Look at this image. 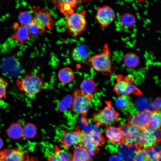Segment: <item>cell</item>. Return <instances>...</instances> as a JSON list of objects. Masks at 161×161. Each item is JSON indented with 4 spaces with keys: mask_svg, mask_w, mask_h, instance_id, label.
I'll use <instances>...</instances> for the list:
<instances>
[{
    "mask_svg": "<svg viewBox=\"0 0 161 161\" xmlns=\"http://www.w3.org/2000/svg\"><path fill=\"white\" fill-rule=\"evenodd\" d=\"M118 127L123 134L121 143L129 148L135 146L139 141L142 129L128 123L120 124Z\"/></svg>",
    "mask_w": 161,
    "mask_h": 161,
    "instance_id": "ba28073f",
    "label": "cell"
},
{
    "mask_svg": "<svg viewBox=\"0 0 161 161\" xmlns=\"http://www.w3.org/2000/svg\"><path fill=\"white\" fill-rule=\"evenodd\" d=\"M87 151L89 155H93L98 152L99 145L91 137L90 134L84 132L80 144Z\"/></svg>",
    "mask_w": 161,
    "mask_h": 161,
    "instance_id": "9a60e30c",
    "label": "cell"
},
{
    "mask_svg": "<svg viewBox=\"0 0 161 161\" xmlns=\"http://www.w3.org/2000/svg\"><path fill=\"white\" fill-rule=\"evenodd\" d=\"M90 159L87 151L79 144L75 148L71 161H89Z\"/></svg>",
    "mask_w": 161,
    "mask_h": 161,
    "instance_id": "7402d4cb",
    "label": "cell"
},
{
    "mask_svg": "<svg viewBox=\"0 0 161 161\" xmlns=\"http://www.w3.org/2000/svg\"><path fill=\"white\" fill-rule=\"evenodd\" d=\"M160 129L154 130L148 126L142 129L136 148L137 149H146L160 143Z\"/></svg>",
    "mask_w": 161,
    "mask_h": 161,
    "instance_id": "52a82bcc",
    "label": "cell"
},
{
    "mask_svg": "<svg viewBox=\"0 0 161 161\" xmlns=\"http://www.w3.org/2000/svg\"><path fill=\"white\" fill-rule=\"evenodd\" d=\"M157 144L145 149L149 161H160L161 148Z\"/></svg>",
    "mask_w": 161,
    "mask_h": 161,
    "instance_id": "4316f807",
    "label": "cell"
},
{
    "mask_svg": "<svg viewBox=\"0 0 161 161\" xmlns=\"http://www.w3.org/2000/svg\"><path fill=\"white\" fill-rule=\"evenodd\" d=\"M57 75L59 81L65 84L71 83L75 78L73 70L68 67H64L61 69L58 72Z\"/></svg>",
    "mask_w": 161,
    "mask_h": 161,
    "instance_id": "ffe728a7",
    "label": "cell"
},
{
    "mask_svg": "<svg viewBox=\"0 0 161 161\" xmlns=\"http://www.w3.org/2000/svg\"><path fill=\"white\" fill-rule=\"evenodd\" d=\"M23 136L28 139L34 138L37 134L35 126L31 123H27L23 128Z\"/></svg>",
    "mask_w": 161,
    "mask_h": 161,
    "instance_id": "83f0119b",
    "label": "cell"
},
{
    "mask_svg": "<svg viewBox=\"0 0 161 161\" xmlns=\"http://www.w3.org/2000/svg\"><path fill=\"white\" fill-rule=\"evenodd\" d=\"M86 62L96 71L111 73L112 65L108 44H105L100 53L89 57Z\"/></svg>",
    "mask_w": 161,
    "mask_h": 161,
    "instance_id": "7a4b0ae2",
    "label": "cell"
},
{
    "mask_svg": "<svg viewBox=\"0 0 161 161\" xmlns=\"http://www.w3.org/2000/svg\"><path fill=\"white\" fill-rule=\"evenodd\" d=\"M31 34L34 35L41 34V32L33 20L27 25Z\"/></svg>",
    "mask_w": 161,
    "mask_h": 161,
    "instance_id": "d6a6232c",
    "label": "cell"
},
{
    "mask_svg": "<svg viewBox=\"0 0 161 161\" xmlns=\"http://www.w3.org/2000/svg\"><path fill=\"white\" fill-rule=\"evenodd\" d=\"M23 161H39V160L37 158L35 157L29 156L28 151H26Z\"/></svg>",
    "mask_w": 161,
    "mask_h": 161,
    "instance_id": "e575fe53",
    "label": "cell"
},
{
    "mask_svg": "<svg viewBox=\"0 0 161 161\" xmlns=\"http://www.w3.org/2000/svg\"><path fill=\"white\" fill-rule=\"evenodd\" d=\"M152 106L156 110H160L161 108V100L160 98H157L152 102Z\"/></svg>",
    "mask_w": 161,
    "mask_h": 161,
    "instance_id": "836d02e7",
    "label": "cell"
},
{
    "mask_svg": "<svg viewBox=\"0 0 161 161\" xmlns=\"http://www.w3.org/2000/svg\"><path fill=\"white\" fill-rule=\"evenodd\" d=\"M110 161H120V160L117 157L115 156L112 157Z\"/></svg>",
    "mask_w": 161,
    "mask_h": 161,
    "instance_id": "8d00e7d4",
    "label": "cell"
},
{
    "mask_svg": "<svg viewBox=\"0 0 161 161\" xmlns=\"http://www.w3.org/2000/svg\"><path fill=\"white\" fill-rule=\"evenodd\" d=\"M47 161H61L59 158L53 153L47 157Z\"/></svg>",
    "mask_w": 161,
    "mask_h": 161,
    "instance_id": "d590c367",
    "label": "cell"
},
{
    "mask_svg": "<svg viewBox=\"0 0 161 161\" xmlns=\"http://www.w3.org/2000/svg\"><path fill=\"white\" fill-rule=\"evenodd\" d=\"M151 111L148 109H145L128 115L127 120L128 123L142 129L148 127Z\"/></svg>",
    "mask_w": 161,
    "mask_h": 161,
    "instance_id": "7c38bea8",
    "label": "cell"
},
{
    "mask_svg": "<svg viewBox=\"0 0 161 161\" xmlns=\"http://www.w3.org/2000/svg\"><path fill=\"white\" fill-rule=\"evenodd\" d=\"M86 13L83 11L79 13L73 12L67 15L65 21L66 27L73 35H79L86 29Z\"/></svg>",
    "mask_w": 161,
    "mask_h": 161,
    "instance_id": "277c9868",
    "label": "cell"
},
{
    "mask_svg": "<svg viewBox=\"0 0 161 161\" xmlns=\"http://www.w3.org/2000/svg\"><path fill=\"white\" fill-rule=\"evenodd\" d=\"M71 57L74 61L78 63L86 62L89 57L86 47L83 44H80L73 49Z\"/></svg>",
    "mask_w": 161,
    "mask_h": 161,
    "instance_id": "ac0fdd59",
    "label": "cell"
},
{
    "mask_svg": "<svg viewBox=\"0 0 161 161\" xmlns=\"http://www.w3.org/2000/svg\"><path fill=\"white\" fill-rule=\"evenodd\" d=\"M3 145V140L0 137V149L1 148Z\"/></svg>",
    "mask_w": 161,
    "mask_h": 161,
    "instance_id": "74e56055",
    "label": "cell"
},
{
    "mask_svg": "<svg viewBox=\"0 0 161 161\" xmlns=\"http://www.w3.org/2000/svg\"><path fill=\"white\" fill-rule=\"evenodd\" d=\"M161 119L160 110H155L152 111L149 117V124L148 126L154 130L160 128Z\"/></svg>",
    "mask_w": 161,
    "mask_h": 161,
    "instance_id": "484cf974",
    "label": "cell"
},
{
    "mask_svg": "<svg viewBox=\"0 0 161 161\" xmlns=\"http://www.w3.org/2000/svg\"><path fill=\"white\" fill-rule=\"evenodd\" d=\"M92 95L85 93L80 89L75 90L73 93L71 110L76 114H86L91 107Z\"/></svg>",
    "mask_w": 161,
    "mask_h": 161,
    "instance_id": "3957f363",
    "label": "cell"
},
{
    "mask_svg": "<svg viewBox=\"0 0 161 161\" xmlns=\"http://www.w3.org/2000/svg\"><path fill=\"white\" fill-rule=\"evenodd\" d=\"M26 151L21 148H6L0 152V161H23Z\"/></svg>",
    "mask_w": 161,
    "mask_h": 161,
    "instance_id": "4fadbf2b",
    "label": "cell"
},
{
    "mask_svg": "<svg viewBox=\"0 0 161 161\" xmlns=\"http://www.w3.org/2000/svg\"><path fill=\"white\" fill-rule=\"evenodd\" d=\"M13 27L16 31L12 35L11 37L17 43L23 44L30 38L31 34L27 26L16 22L13 24Z\"/></svg>",
    "mask_w": 161,
    "mask_h": 161,
    "instance_id": "5bb4252c",
    "label": "cell"
},
{
    "mask_svg": "<svg viewBox=\"0 0 161 161\" xmlns=\"http://www.w3.org/2000/svg\"><path fill=\"white\" fill-rule=\"evenodd\" d=\"M18 20L20 24L27 26L33 20V15L29 11H21L18 16Z\"/></svg>",
    "mask_w": 161,
    "mask_h": 161,
    "instance_id": "f1b7e54d",
    "label": "cell"
},
{
    "mask_svg": "<svg viewBox=\"0 0 161 161\" xmlns=\"http://www.w3.org/2000/svg\"><path fill=\"white\" fill-rule=\"evenodd\" d=\"M8 84L6 79L0 76V102L7 97Z\"/></svg>",
    "mask_w": 161,
    "mask_h": 161,
    "instance_id": "4dcf8cb0",
    "label": "cell"
},
{
    "mask_svg": "<svg viewBox=\"0 0 161 161\" xmlns=\"http://www.w3.org/2000/svg\"><path fill=\"white\" fill-rule=\"evenodd\" d=\"M106 126V135L108 140L112 143H121L123 134L119 128L110 125Z\"/></svg>",
    "mask_w": 161,
    "mask_h": 161,
    "instance_id": "e0dca14e",
    "label": "cell"
},
{
    "mask_svg": "<svg viewBox=\"0 0 161 161\" xmlns=\"http://www.w3.org/2000/svg\"><path fill=\"white\" fill-rule=\"evenodd\" d=\"M106 106L95 113L93 116L94 121L97 126L102 124L105 126L115 123L119 120V113L115 109L110 102L106 101Z\"/></svg>",
    "mask_w": 161,
    "mask_h": 161,
    "instance_id": "5b68a950",
    "label": "cell"
},
{
    "mask_svg": "<svg viewBox=\"0 0 161 161\" xmlns=\"http://www.w3.org/2000/svg\"><path fill=\"white\" fill-rule=\"evenodd\" d=\"M16 84L18 89L30 99H34L45 86L44 80L40 75L33 72L23 75L16 80Z\"/></svg>",
    "mask_w": 161,
    "mask_h": 161,
    "instance_id": "6da1fadb",
    "label": "cell"
},
{
    "mask_svg": "<svg viewBox=\"0 0 161 161\" xmlns=\"http://www.w3.org/2000/svg\"><path fill=\"white\" fill-rule=\"evenodd\" d=\"M33 21L39 30L41 34L46 29L51 30L54 24V20L51 13L45 8L39 9L35 6L32 7Z\"/></svg>",
    "mask_w": 161,
    "mask_h": 161,
    "instance_id": "8992f818",
    "label": "cell"
},
{
    "mask_svg": "<svg viewBox=\"0 0 161 161\" xmlns=\"http://www.w3.org/2000/svg\"><path fill=\"white\" fill-rule=\"evenodd\" d=\"M119 20L122 26L127 28L133 27L135 25L136 22L135 16L129 13H125L121 15Z\"/></svg>",
    "mask_w": 161,
    "mask_h": 161,
    "instance_id": "d4e9b609",
    "label": "cell"
},
{
    "mask_svg": "<svg viewBox=\"0 0 161 161\" xmlns=\"http://www.w3.org/2000/svg\"><path fill=\"white\" fill-rule=\"evenodd\" d=\"M133 161H149L146 150L137 149Z\"/></svg>",
    "mask_w": 161,
    "mask_h": 161,
    "instance_id": "1f68e13d",
    "label": "cell"
},
{
    "mask_svg": "<svg viewBox=\"0 0 161 161\" xmlns=\"http://www.w3.org/2000/svg\"><path fill=\"white\" fill-rule=\"evenodd\" d=\"M80 90L85 94L92 95L96 91L97 85L95 81L90 78H86L83 80L80 85Z\"/></svg>",
    "mask_w": 161,
    "mask_h": 161,
    "instance_id": "603a6c76",
    "label": "cell"
},
{
    "mask_svg": "<svg viewBox=\"0 0 161 161\" xmlns=\"http://www.w3.org/2000/svg\"><path fill=\"white\" fill-rule=\"evenodd\" d=\"M52 3L63 13L68 14L73 12V9L80 4V1L73 0H54Z\"/></svg>",
    "mask_w": 161,
    "mask_h": 161,
    "instance_id": "2e32d148",
    "label": "cell"
},
{
    "mask_svg": "<svg viewBox=\"0 0 161 161\" xmlns=\"http://www.w3.org/2000/svg\"><path fill=\"white\" fill-rule=\"evenodd\" d=\"M84 132L78 129L73 131L65 130L63 133V137L59 141L60 144L65 147H69L80 144Z\"/></svg>",
    "mask_w": 161,
    "mask_h": 161,
    "instance_id": "30bf717a",
    "label": "cell"
},
{
    "mask_svg": "<svg viewBox=\"0 0 161 161\" xmlns=\"http://www.w3.org/2000/svg\"><path fill=\"white\" fill-rule=\"evenodd\" d=\"M116 17L114 11L108 5L99 6L97 8L95 18L102 28H105L109 26Z\"/></svg>",
    "mask_w": 161,
    "mask_h": 161,
    "instance_id": "9c48e42d",
    "label": "cell"
},
{
    "mask_svg": "<svg viewBox=\"0 0 161 161\" xmlns=\"http://www.w3.org/2000/svg\"><path fill=\"white\" fill-rule=\"evenodd\" d=\"M115 103L117 108L123 112L129 111L132 106V100L128 95L118 96L115 100Z\"/></svg>",
    "mask_w": 161,
    "mask_h": 161,
    "instance_id": "d6986e66",
    "label": "cell"
},
{
    "mask_svg": "<svg viewBox=\"0 0 161 161\" xmlns=\"http://www.w3.org/2000/svg\"><path fill=\"white\" fill-rule=\"evenodd\" d=\"M114 90L118 96L141 94L139 89L136 86L128 82L124 79L119 78L114 86Z\"/></svg>",
    "mask_w": 161,
    "mask_h": 161,
    "instance_id": "8fae6325",
    "label": "cell"
},
{
    "mask_svg": "<svg viewBox=\"0 0 161 161\" xmlns=\"http://www.w3.org/2000/svg\"><path fill=\"white\" fill-rule=\"evenodd\" d=\"M54 153L61 161H71L72 155L69 151L61 149L57 145L55 146Z\"/></svg>",
    "mask_w": 161,
    "mask_h": 161,
    "instance_id": "f546056e",
    "label": "cell"
},
{
    "mask_svg": "<svg viewBox=\"0 0 161 161\" xmlns=\"http://www.w3.org/2000/svg\"><path fill=\"white\" fill-rule=\"evenodd\" d=\"M8 137L10 139L16 140L24 137L23 127L19 123L14 122L11 124L6 130Z\"/></svg>",
    "mask_w": 161,
    "mask_h": 161,
    "instance_id": "44dd1931",
    "label": "cell"
},
{
    "mask_svg": "<svg viewBox=\"0 0 161 161\" xmlns=\"http://www.w3.org/2000/svg\"><path fill=\"white\" fill-rule=\"evenodd\" d=\"M123 61L125 66L129 68H135L138 66L140 63V58L136 53L129 52L124 56Z\"/></svg>",
    "mask_w": 161,
    "mask_h": 161,
    "instance_id": "cb8c5ba5",
    "label": "cell"
}]
</instances>
